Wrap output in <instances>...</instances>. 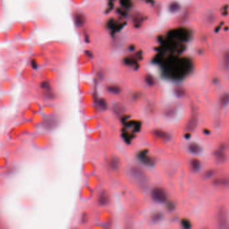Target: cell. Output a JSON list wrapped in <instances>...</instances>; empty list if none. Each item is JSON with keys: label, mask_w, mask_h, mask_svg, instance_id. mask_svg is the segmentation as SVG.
Here are the masks:
<instances>
[{"label": "cell", "mask_w": 229, "mask_h": 229, "mask_svg": "<svg viewBox=\"0 0 229 229\" xmlns=\"http://www.w3.org/2000/svg\"><path fill=\"white\" fill-rule=\"evenodd\" d=\"M120 160L117 156H113L111 157L109 161V167L111 169L117 170L119 167Z\"/></svg>", "instance_id": "3957f363"}, {"label": "cell", "mask_w": 229, "mask_h": 229, "mask_svg": "<svg viewBox=\"0 0 229 229\" xmlns=\"http://www.w3.org/2000/svg\"><path fill=\"white\" fill-rule=\"evenodd\" d=\"M113 110L116 114H120L124 111V108L122 104L117 103L113 105Z\"/></svg>", "instance_id": "277c9868"}, {"label": "cell", "mask_w": 229, "mask_h": 229, "mask_svg": "<svg viewBox=\"0 0 229 229\" xmlns=\"http://www.w3.org/2000/svg\"><path fill=\"white\" fill-rule=\"evenodd\" d=\"M108 91L115 94H118L120 92V89L117 86H110L108 87Z\"/></svg>", "instance_id": "52a82bcc"}, {"label": "cell", "mask_w": 229, "mask_h": 229, "mask_svg": "<svg viewBox=\"0 0 229 229\" xmlns=\"http://www.w3.org/2000/svg\"><path fill=\"white\" fill-rule=\"evenodd\" d=\"M98 106L101 108L102 110H105L108 108V104L104 99H100L98 102Z\"/></svg>", "instance_id": "8992f818"}, {"label": "cell", "mask_w": 229, "mask_h": 229, "mask_svg": "<svg viewBox=\"0 0 229 229\" xmlns=\"http://www.w3.org/2000/svg\"><path fill=\"white\" fill-rule=\"evenodd\" d=\"M122 136L123 139H124V140L125 141L126 143H129L131 142V140L132 138L131 135V134H129L127 131H126L125 128H123Z\"/></svg>", "instance_id": "5b68a950"}, {"label": "cell", "mask_w": 229, "mask_h": 229, "mask_svg": "<svg viewBox=\"0 0 229 229\" xmlns=\"http://www.w3.org/2000/svg\"><path fill=\"white\" fill-rule=\"evenodd\" d=\"M110 201V197L109 195H108V192L105 190L102 191L99 194L98 199V204L101 206H105L107 205L108 203H109Z\"/></svg>", "instance_id": "6da1fadb"}, {"label": "cell", "mask_w": 229, "mask_h": 229, "mask_svg": "<svg viewBox=\"0 0 229 229\" xmlns=\"http://www.w3.org/2000/svg\"><path fill=\"white\" fill-rule=\"evenodd\" d=\"M57 124V120L55 117H49L44 122V126L48 129L55 128Z\"/></svg>", "instance_id": "7a4b0ae2"}]
</instances>
